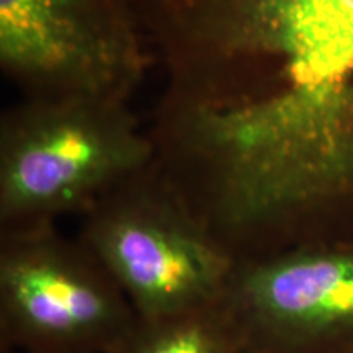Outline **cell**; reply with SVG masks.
I'll return each instance as SVG.
<instances>
[{
	"mask_svg": "<svg viewBox=\"0 0 353 353\" xmlns=\"http://www.w3.org/2000/svg\"><path fill=\"white\" fill-rule=\"evenodd\" d=\"M156 161L128 101L21 99L0 121V232L56 226Z\"/></svg>",
	"mask_w": 353,
	"mask_h": 353,
	"instance_id": "1",
	"label": "cell"
},
{
	"mask_svg": "<svg viewBox=\"0 0 353 353\" xmlns=\"http://www.w3.org/2000/svg\"><path fill=\"white\" fill-rule=\"evenodd\" d=\"M79 239L141 321L223 304L237 260L154 161L82 214Z\"/></svg>",
	"mask_w": 353,
	"mask_h": 353,
	"instance_id": "2",
	"label": "cell"
},
{
	"mask_svg": "<svg viewBox=\"0 0 353 353\" xmlns=\"http://www.w3.org/2000/svg\"><path fill=\"white\" fill-rule=\"evenodd\" d=\"M139 317L83 242L56 226L0 232V350L113 353Z\"/></svg>",
	"mask_w": 353,
	"mask_h": 353,
	"instance_id": "3",
	"label": "cell"
},
{
	"mask_svg": "<svg viewBox=\"0 0 353 353\" xmlns=\"http://www.w3.org/2000/svg\"><path fill=\"white\" fill-rule=\"evenodd\" d=\"M149 61L134 0H0V68L21 99L128 101Z\"/></svg>",
	"mask_w": 353,
	"mask_h": 353,
	"instance_id": "4",
	"label": "cell"
},
{
	"mask_svg": "<svg viewBox=\"0 0 353 353\" xmlns=\"http://www.w3.org/2000/svg\"><path fill=\"white\" fill-rule=\"evenodd\" d=\"M223 306L242 353H353V237L239 260Z\"/></svg>",
	"mask_w": 353,
	"mask_h": 353,
	"instance_id": "5",
	"label": "cell"
},
{
	"mask_svg": "<svg viewBox=\"0 0 353 353\" xmlns=\"http://www.w3.org/2000/svg\"><path fill=\"white\" fill-rule=\"evenodd\" d=\"M259 23L299 77L353 88V0H255Z\"/></svg>",
	"mask_w": 353,
	"mask_h": 353,
	"instance_id": "6",
	"label": "cell"
},
{
	"mask_svg": "<svg viewBox=\"0 0 353 353\" xmlns=\"http://www.w3.org/2000/svg\"><path fill=\"white\" fill-rule=\"evenodd\" d=\"M241 343L223 304L187 314L138 322L113 353H241Z\"/></svg>",
	"mask_w": 353,
	"mask_h": 353,
	"instance_id": "7",
	"label": "cell"
},
{
	"mask_svg": "<svg viewBox=\"0 0 353 353\" xmlns=\"http://www.w3.org/2000/svg\"><path fill=\"white\" fill-rule=\"evenodd\" d=\"M241 353H242V352H241Z\"/></svg>",
	"mask_w": 353,
	"mask_h": 353,
	"instance_id": "8",
	"label": "cell"
}]
</instances>
